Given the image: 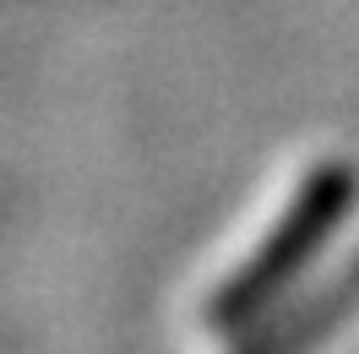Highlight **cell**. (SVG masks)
I'll use <instances>...</instances> for the list:
<instances>
[{"label": "cell", "instance_id": "6da1fadb", "mask_svg": "<svg viewBox=\"0 0 359 354\" xmlns=\"http://www.w3.org/2000/svg\"><path fill=\"white\" fill-rule=\"evenodd\" d=\"M354 191H359V180L348 175L343 164L316 169V175L294 191V202L283 207V218L272 223V235L256 245L245 256V267L212 294L207 322H212V327H240V322H250L256 310H267L272 294L321 251V240L332 235V223L343 218V207L354 202Z\"/></svg>", "mask_w": 359, "mask_h": 354}]
</instances>
